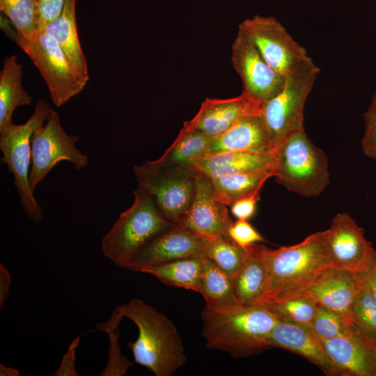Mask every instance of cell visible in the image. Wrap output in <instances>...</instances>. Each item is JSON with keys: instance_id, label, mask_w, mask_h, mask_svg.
I'll use <instances>...</instances> for the list:
<instances>
[{"instance_id": "cell-4", "label": "cell", "mask_w": 376, "mask_h": 376, "mask_svg": "<svg viewBox=\"0 0 376 376\" xmlns=\"http://www.w3.org/2000/svg\"><path fill=\"white\" fill-rule=\"evenodd\" d=\"M132 205L123 212L102 240L104 255L122 268L151 240L173 224L159 211L150 196L138 187Z\"/></svg>"}, {"instance_id": "cell-3", "label": "cell", "mask_w": 376, "mask_h": 376, "mask_svg": "<svg viewBox=\"0 0 376 376\" xmlns=\"http://www.w3.org/2000/svg\"><path fill=\"white\" fill-rule=\"evenodd\" d=\"M327 267L323 231L294 245L269 249L268 283L260 304L304 294Z\"/></svg>"}, {"instance_id": "cell-12", "label": "cell", "mask_w": 376, "mask_h": 376, "mask_svg": "<svg viewBox=\"0 0 376 376\" xmlns=\"http://www.w3.org/2000/svg\"><path fill=\"white\" fill-rule=\"evenodd\" d=\"M323 245L329 267L356 275L366 271L376 258L363 228L346 212L336 214L330 228L323 231Z\"/></svg>"}, {"instance_id": "cell-37", "label": "cell", "mask_w": 376, "mask_h": 376, "mask_svg": "<svg viewBox=\"0 0 376 376\" xmlns=\"http://www.w3.org/2000/svg\"><path fill=\"white\" fill-rule=\"evenodd\" d=\"M67 0H40L37 12V31H41L62 13Z\"/></svg>"}, {"instance_id": "cell-13", "label": "cell", "mask_w": 376, "mask_h": 376, "mask_svg": "<svg viewBox=\"0 0 376 376\" xmlns=\"http://www.w3.org/2000/svg\"><path fill=\"white\" fill-rule=\"evenodd\" d=\"M231 62L242 93L261 105L281 88L286 77L272 68L239 30L231 46Z\"/></svg>"}, {"instance_id": "cell-36", "label": "cell", "mask_w": 376, "mask_h": 376, "mask_svg": "<svg viewBox=\"0 0 376 376\" xmlns=\"http://www.w3.org/2000/svg\"><path fill=\"white\" fill-rule=\"evenodd\" d=\"M364 132L361 149L365 155L376 159V108L368 106L363 115Z\"/></svg>"}, {"instance_id": "cell-15", "label": "cell", "mask_w": 376, "mask_h": 376, "mask_svg": "<svg viewBox=\"0 0 376 376\" xmlns=\"http://www.w3.org/2000/svg\"><path fill=\"white\" fill-rule=\"evenodd\" d=\"M195 182L191 206L176 224L208 239L230 237L233 221L226 205L216 197L210 178L196 169Z\"/></svg>"}, {"instance_id": "cell-8", "label": "cell", "mask_w": 376, "mask_h": 376, "mask_svg": "<svg viewBox=\"0 0 376 376\" xmlns=\"http://www.w3.org/2000/svg\"><path fill=\"white\" fill-rule=\"evenodd\" d=\"M14 41L38 69L56 107L83 91L88 80L75 71L60 45L45 30L29 37L17 33Z\"/></svg>"}, {"instance_id": "cell-34", "label": "cell", "mask_w": 376, "mask_h": 376, "mask_svg": "<svg viewBox=\"0 0 376 376\" xmlns=\"http://www.w3.org/2000/svg\"><path fill=\"white\" fill-rule=\"evenodd\" d=\"M310 327L322 340L354 334L352 325L348 321L320 305Z\"/></svg>"}, {"instance_id": "cell-29", "label": "cell", "mask_w": 376, "mask_h": 376, "mask_svg": "<svg viewBox=\"0 0 376 376\" xmlns=\"http://www.w3.org/2000/svg\"><path fill=\"white\" fill-rule=\"evenodd\" d=\"M350 323L354 334L376 354V300L361 284L351 309Z\"/></svg>"}, {"instance_id": "cell-38", "label": "cell", "mask_w": 376, "mask_h": 376, "mask_svg": "<svg viewBox=\"0 0 376 376\" xmlns=\"http://www.w3.org/2000/svg\"><path fill=\"white\" fill-rule=\"evenodd\" d=\"M80 340L79 336H77L70 344L68 351L63 356L58 368L54 372V376H78L76 363V350Z\"/></svg>"}, {"instance_id": "cell-20", "label": "cell", "mask_w": 376, "mask_h": 376, "mask_svg": "<svg viewBox=\"0 0 376 376\" xmlns=\"http://www.w3.org/2000/svg\"><path fill=\"white\" fill-rule=\"evenodd\" d=\"M243 265L232 280L242 304H260L265 292L269 272V248L258 244L244 249Z\"/></svg>"}, {"instance_id": "cell-24", "label": "cell", "mask_w": 376, "mask_h": 376, "mask_svg": "<svg viewBox=\"0 0 376 376\" xmlns=\"http://www.w3.org/2000/svg\"><path fill=\"white\" fill-rule=\"evenodd\" d=\"M23 65L16 55L4 58L0 72V130L13 123L15 110L32 103V97L22 86Z\"/></svg>"}, {"instance_id": "cell-35", "label": "cell", "mask_w": 376, "mask_h": 376, "mask_svg": "<svg viewBox=\"0 0 376 376\" xmlns=\"http://www.w3.org/2000/svg\"><path fill=\"white\" fill-rule=\"evenodd\" d=\"M229 235L244 249L257 242L265 241L246 220L237 219L233 222L229 229Z\"/></svg>"}, {"instance_id": "cell-1", "label": "cell", "mask_w": 376, "mask_h": 376, "mask_svg": "<svg viewBox=\"0 0 376 376\" xmlns=\"http://www.w3.org/2000/svg\"><path fill=\"white\" fill-rule=\"evenodd\" d=\"M206 347L235 358L250 357L270 347V334L279 318L264 304L205 306L201 312Z\"/></svg>"}, {"instance_id": "cell-31", "label": "cell", "mask_w": 376, "mask_h": 376, "mask_svg": "<svg viewBox=\"0 0 376 376\" xmlns=\"http://www.w3.org/2000/svg\"><path fill=\"white\" fill-rule=\"evenodd\" d=\"M281 320L311 327L318 304L310 297L302 294L264 304Z\"/></svg>"}, {"instance_id": "cell-10", "label": "cell", "mask_w": 376, "mask_h": 376, "mask_svg": "<svg viewBox=\"0 0 376 376\" xmlns=\"http://www.w3.org/2000/svg\"><path fill=\"white\" fill-rule=\"evenodd\" d=\"M79 140V136L65 131L59 114L52 109L45 123L31 136L29 182L33 191L61 162L71 163L77 170L88 166V156L76 146Z\"/></svg>"}, {"instance_id": "cell-17", "label": "cell", "mask_w": 376, "mask_h": 376, "mask_svg": "<svg viewBox=\"0 0 376 376\" xmlns=\"http://www.w3.org/2000/svg\"><path fill=\"white\" fill-rule=\"evenodd\" d=\"M359 288L356 274L335 267H327L317 276L304 294L350 323L351 309Z\"/></svg>"}, {"instance_id": "cell-43", "label": "cell", "mask_w": 376, "mask_h": 376, "mask_svg": "<svg viewBox=\"0 0 376 376\" xmlns=\"http://www.w3.org/2000/svg\"><path fill=\"white\" fill-rule=\"evenodd\" d=\"M369 106L376 108V91L375 92V93L373 94L371 98V101Z\"/></svg>"}, {"instance_id": "cell-32", "label": "cell", "mask_w": 376, "mask_h": 376, "mask_svg": "<svg viewBox=\"0 0 376 376\" xmlns=\"http://www.w3.org/2000/svg\"><path fill=\"white\" fill-rule=\"evenodd\" d=\"M246 250L230 237L210 239L207 258L212 260L233 280L245 260Z\"/></svg>"}, {"instance_id": "cell-9", "label": "cell", "mask_w": 376, "mask_h": 376, "mask_svg": "<svg viewBox=\"0 0 376 376\" xmlns=\"http://www.w3.org/2000/svg\"><path fill=\"white\" fill-rule=\"evenodd\" d=\"M138 187L152 198L161 214L173 224H178L193 201L196 169L189 166H163L155 161L135 166Z\"/></svg>"}, {"instance_id": "cell-6", "label": "cell", "mask_w": 376, "mask_h": 376, "mask_svg": "<svg viewBox=\"0 0 376 376\" xmlns=\"http://www.w3.org/2000/svg\"><path fill=\"white\" fill-rule=\"evenodd\" d=\"M49 103L40 99L31 117L23 124L14 123L0 130L1 160L13 176V185L19 197V205L31 221H41L42 208L33 195L29 182L31 166V136L42 125L50 111Z\"/></svg>"}, {"instance_id": "cell-7", "label": "cell", "mask_w": 376, "mask_h": 376, "mask_svg": "<svg viewBox=\"0 0 376 376\" xmlns=\"http://www.w3.org/2000/svg\"><path fill=\"white\" fill-rule=\"evenodd\" d=\"M320 71L308 58L288 75L281 88L262 105L260 115L275 148L304 128V106Z\"/></svg>"}, {"instance_id": "cell-41", "label": "cell", "mask_w": 376, "mask_h": 376, "mask_svg": "<svg viewBox=\"0 0 376 376\" xmlns=\"http://www.w3.org/2000/svg\"><path fill=\"white\" fill-rule=\"evenodd\" d=\"M11 284V276L9 271L2 264H0V308L3 307L6 301Z\"/></svg>"}, {"instance_id": "cell-23", "label": "cell", "mask_w": 376, "mask_h": 376, "mask_svg": "<svg viewBox=\"0 0 376 376\" xmlns=\"http://www.w3.org/2000/svg\"><path fill=\"white\" fill-rule=\"evenodd\" d=\"M76 1L67 0L61 15L47 24L43 30L60 45L75 71L88 80L87 61L78 37Z\"/></svg>"}, {"instance_id": "cell-19", "label": "cell", "mask_w": 376, "mask_h": 376, "mask_svg": "<svg viewBox=\"0 0 376 376\" xmlns=\"http://www.w3.org/2000/svg\"><path fill=\"white\" fill-rule=\"evenodd\" d=\"M274 150L261 115L253 114L241 118L226 131L212 138L203 156L230 151L272 152Z\"/></svg>"}, {"instance_id": "cell-42", "label": "cell", "mask_w": 376, "mask_h": 376, "mask_svg": "<svg viewBox=\"0 0 376 376\" xmlns=\"http://www.w3.org/2000/svg\"><path fill=\"white\" fill-rule=\"evenodd\" d=\"M0 375L1 376H19L20 375L19 370L17 368L8 367L0 363Z\"/></svg>"}, {"instance_id": "cell-22", "label": "cell", "mask_w": 376, "mask_h": 376, "mask_svg": "<svg viewBox=\"0 0 376 376\" xmlns=\"http://www.w3.org/2000/svg\"><path fill=\"white\" fill-rule=\"evenodd\" d=\"M210 178L239 173L273 169L274 151L250 152L230 151L201 157L191 164Z\"/></svg>"}, {"instance_id": "cell-39", "label": "cell", "mask_w": 376, "mask_h": 376, "mask_svg": "<svg viewBox=\"0 0 376 376\" xmlns=\"http://www.w3.org/2000/svg\"><path fill=\"white\" fill-rule=\"evenodd\" d=\"M260 193L243 198L231 205V212L237 219L248 220L256 212L257 202L260 200Z\"/></svg>"}, {"instance_id": "cell-5", "label": "cell", "mask_w": 376, "mask_h": 376, "mask_svg": "<svg viewBox=\"0 0 376 376\" xmlns=\"http://www.w3.org/2000/svg\"><path fill=\"white\" fill-rule=\"evenodd\" d=\"M274 156V177L288 191L311 198L319 196L328 186V158L304 128L283 140L276 147Z\"/></svg>"}, {"instance_id": "cell-21", "label": "cell", "mask_w": 376, "mask_h": 376, "mask_svg": "<svg viewBox=\"0 0 376 376\" xmlns=\"http://www.w3.org/2000/svg\"><path fill=\"white\" fill-rule=\"evenodd\" d=\"M320 340L343 376H376V354L356 335Z\"/></svg>"}, {"instance_id": "cell-18", "label": "cell", "mask_w": 376, "mask_h": 376, "mask_svg": "<svg viewBox=\"0 0 376 376\" xmlns=\"http://www.w3.org/2000/svg\"><path fill=\"white\" fill-rule=\"evenodd\" d=\"M269 344L270 347H281L303 357L327 375H343L310 327L279 320L270 334Z\"/></svg>"}, {"instance_id": "cell-40", "label": "cell", "mask_w": 376, "mask_h": 376, "mask_svg": "<svg viewBox=\"0 0 376 376\" xmlns=\"http://www.w3.org/2000/svg\"><path fill=\"white\" fill-rule=\"evenodd\" d=\"M357 276L359 283L367 289L376 300V258L366 271Z\"/></svg>"}, {"instance_id": "cell-11", "label": "cell", "mask_w": 376, "mask_h": 376, "mask_svg": "<svg viewBox=\"0 0 376 376\" xmlns=\"http://www.w3.org/2000/svg\"><path fill=\"white\" fill-rule=\"evenodd\" d=\"M267 63L279 74L287 76L311 57L295 40L285 26L272 16L254 15L238 26Z\"/></svg>"}, {"instance_id": "cell-27", "label": "cell", "mask_w": 376, "mask_h": 376, "mask_svg": "<svg viewBox=\"0 0 376 376\" xmlns=\"http://www.w3.org/2000/svg\"><path fill=\"white\" fill-rule=\"evenodd\" d=\"M211 138L183 125L171 146L161 157L155 160L163 166H189L204 155Z\"/></svg>"}, {"instance_id": "cell-33", "label": "cell", "mask_w": 376, "mask_h": 376, "mask_svg": "<svg viewBox=\"0 0 376 376\" xmlns=\"http://www.w3.org/2000/svg\"><path fill=\"white\" fill-rule=\"evenodd\" d=\"M40 0H0V10L11 21L18 34L29 37L37 31Z\"/></svg>"}, {"instance_id": "cell-28", "label": "cell", "mask_w": 376, "mask_h": 376, "mask_svg": "<svg viewBox=\"0 0 376 376\" xmlns=\"http://www.w3.org/2000/svg\"><path fill=\"white\" fill-rule=\"evenodd\" d=\"M199 293L206 306L226 307L242 304L237 297L232 280L212 260L204 258Z\"/></svg>"}, {"instance_id": "cell-16", "label": "cell", "mask_w": 376, "mask_h": 376, "mask_svg": "<svg viewBox=\"0 0 376 376\" xmlns=\"http://www.w3.org/2000/svg\"><path fill=\"white\" fill-rule=\"evenodd\" d=\"M262 105L246 94L227 98H205L194 118L184 126L199 131L211 139L217 136L241 118L260 114Z\"/></svg>"}, {"instance_id": "cell-2", "label": "cell", "mask_w": 376, "mask_h": 376, "mask_svg": "<svg viewBox=\"0 0 376 376\" xmlns=\"http://www.w3.org/2000/svg\"><path fill=\"white\" fill-rule=\"evenodd\" d=\"M125 318L137 327L135 341L127 343L134 362L156 376H171L186 362L187 355L173 322L144 301L134 298L120 305Z\"/></svg>"}, {"instance_id": "cell-30", "label": "cell", "mask_w": 376, "mask_h": 376, "mask_svg": "<svg viewBox=\"0 0 376 376\" xmlns=\"http://www.w3.org/2000/svg\"><path fill=\"white\" fill-rule=\"evenodd\" d=\"M123 318L122 307L118 306L114 308L107 322L96 324L97 329L104 331L109 339L108 361L105 368L100 374L101 376L124 375L133 364L121 353L118 343L120 334L118 327Z\"/></svg>"}, {"instance_id": "cell-14", "label": "cell", "mask_w": 376, "mask_h": 376, "mask_svg": "<svg viewBox=\"0 0 376 376\" xmlns=\"http://www.w3.org/2000/svg\"><path fill=\"white\" fill-rule=\"evenodd\" d=\"M210 239L177 224L148 243L132 260L128 269L140 272L144 268L170 261L207 258Z\"/></svg>"}, {"instance_id": "cell-26", "label": "cell", "mask_w": 376, "mask_h": 376, "mask_svg": "<svg viewBox=\"0 0 376 376\" xmlns=\"http://www.w3.org/2000/svg\"><path fill=\"white\" fill-rule=\"evenodd\" d=\"M203 260L202 258L179 259L144 268L140 272L152 274L166 285L199 292Z\"/></svg>"}, {"instance_id": "cell-25", "label": "cell", "mask_w": 376, "mask_h": 376, "mask_svg": "<svg viewBox=\"0 0 376 376\" xmlns=\"http://www.w3.org/2000/svg\"><path fill=\"white\" fill-rule=\"evenodd\" d=\"M274 175V170L267 169L210 179L217 199L226 206H231L240 199L260 193L265 182Z\"/></svg>"}]
</instances>
